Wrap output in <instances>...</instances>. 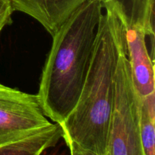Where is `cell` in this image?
<instances>
[{
    "mask_svg": "<svg viewBox=\"0 0 155 155\" xmlns=\"http://www.w3.org/2000/svg\"><path fill=\"white\" fill-rule=\"evenodd\" d=\"M51 124L37 95L0 83V145L24 139Z\"/></svg>",
    "mask_w": 155,
    "mask_h": 155,
    "instance_id": "cell-4",
    "label": "cell"
},
{
    "mask_svg": "<svg viewBox=\"0 0 155 155\" xmlns=\"http://www.w3.org/2000/svg\"><path fill=\"white\" fill-rule=\"evenodd\" d=\"M125 34L119 18L105 10L80 98L66 120L59 124L65 142L73 141L100 155H105L117 68L121 51L127 45Z\"/></svg>",
    "mask_w": 155,
    "mask_h": 155,
    "instance_id": "cell-2",
    "label": "cell"
},
{
    "mask_svg": "<svg viewBox=\"0 0 155 155\" xmlns=\"http://www.w3.org/2000/svg\"><path fill=\"white\" fill-rule=\"evenodd\" d=\"M61 138L60 125L51 124L24 139L0 145V155H41L44 151L54 147Z\"/></svg>",
    "mask_w": 155,
    "mask_h": 155,
    "instance_id": "cell-8",
    "label": "cell"
},
{
    "mask_svg": "<svg viewBox=\"0 0 155 155\" xmlns=\"http://www.w3.org/2000/svg\"><path fill=\"white\" fill-rule=\"evenodd\" d=\"M126 45L132 80L140 98L155 92L154 62L146 45L147 35L139 27L125 28Z\"/></svg>",
    "mask_w": 155,
    "mask_h": 155,
    "instance_id": "cell-5",
    "label": "cell"
},
{
    "mask_svg": "<svg viewBox=\"0 0 155 155\" xmlns=\"http://www.w3.org/2000/svg\"><path fill=\"white\" fill-rule=\"evenodd\" d=\"M140 137L144 155H155V121L141 105Z\"/></svg>",
    "mask_w": 155,
    "mask_h": 155,
    "instance_id": "cell-9",
    "label": "cell"
},
{
    "mask_svg": "<svg viewBox=\"0 0 155 155\" xmlns=\"http://www.w3.org/2000/svg\"><path fill=\"white\" fill-rule=\"evenodd\" d=\"M104 10L113 12L125 28L139 27L154 36V0H100Z\"/></svg>",
    "mask_w": 155,
    "mask_h": 155,
    "instance_id": "cell-7",
    "label": "cell"
},
{
    "mask_svg": "<svg viewBox=\"0 0 155 155\" xmlns=\"http://www.w3.org/2000/svg\"><path fill=\"white\" fill-rule=\"evenodd\" d=\"M87 0H12L15 11L30 15L52 36Z\"/></svg>",
    "mask_w": 155,
    "mask_h": 155,
    "instance_id": "cell-6",
    "label": "cell"
},
{
    "mask_svg": "<svg viewBox=\"0 0 155 155\" xmlns=\"http://www.w3.org/2000/svg\"><path fill=\"white\" fill-rule=\"evenodd\" d=\"M66 144L69 148L71 155H100L90 151V150L82 148L80 145H79L78 144L73 142V141H68V142H66Z\"/></svg>",
    "mask_w": 155,
    "mask_h": 155,
    "instance_id": "cell-11",
    "label": "cell"
},
{
    "mask_svg": "<svg viewBox=\"0 0 155 155\" xmlns=\"http://www.w3.org/2000/svg\"><path fill=\"white\" fill-rule=\"evenodd\" d=\"M103 9L100 0H87L52 35L36 95L44 114L55 124L66 120L80 98Z\"/></svg>",
    "mask_w": 155,
    "mask_h": 155,
    "instance_id": "cell-1",
    "label": "cell"
},
{
    "mask_svg": "<svg viewBox=\"0 0 155 155\" xmlns=\"http://www.w3.org/2000/svg\"><path fill=\"white\" fill-rule=\"evenodd\" d=\"M140 115L141 98L132 80L126 45L120 54L117 68L105 155H144Z\"/></svg>",
    "mask_w": 155,
    "mask_h": 155,
    "instance_id": "cell-3",
    "label": "cell"
},
{
    "mask_svg": "<svg viewBox=\"0 0 155 155\" xmlns=\"http://www.w3.org/2000/svg\"><path fill=\"white\" fill-rule=\"evenodd\" d=\"M14 11L12 0H0V33L6 25L12 24Z\"/></svg>",
    "mask_w": 155,
    "mask_h": 155,
    "instance_id": "cell-10",
    "label": "cell"
}]
</instances>
